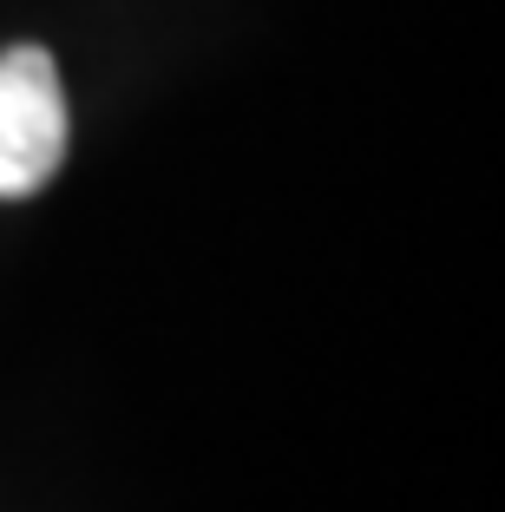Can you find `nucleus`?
Returning <instances> with one entry per match:
<instances>
[{"label":"nucleus","instance_id":"nucleus-1","mask_svg":"<svg viewBox=\"0 0 505 512\" xmlns=\"http://www.w3.org/2000/svg\"><path fill=\"white\" fill-rule=\"evenodd\" d=\"M66 86L60 66L40 46H7L0 53V204L33 197L66 165Z\"/></svg>","mask_w":505,"mask_h":512}]
</instances>
